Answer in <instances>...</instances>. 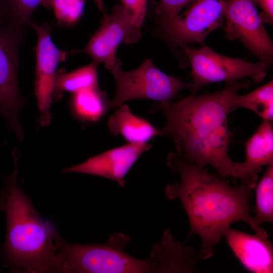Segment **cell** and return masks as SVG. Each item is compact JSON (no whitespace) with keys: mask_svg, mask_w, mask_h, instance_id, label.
I'll use <instances>...</instances> for the list:
<instances>
[{"mask_svg":"<svg viewBox=\"0 0 273 273\" xmlns=\"http://www.w3.org/2000/svg\"><path fill=\"white\" fill-rule=\"evenodd\" d=\"M151 147L148 143H128L90 157L79 164L65 168L63 171L105 177L115 181L124 187L126 185V175L139 157Z\"/></svg>","mask_w":273,"mask_h":273,"instance_id":"12","label":"cell"},{"mask_svg":"<svg viewBox=\"0 0 273 273\" xmlns=\"http://www.w3.org/2000/svg\"><path fill=\"white\" fill-rule=\"evenodd\" d=\"M180 46L187 56L191 68L192 95L201 87L215 82L229 84L249 77L258 83L267 74L269 66L261 61L253 63L227 57L208 47L196 49L187 44Z\"/></svg>","mask_w":273,"mask_h":273,"instance_id":"6","label":"cell"},{"mask_svg":"<svg viewBox=\"0 0 273 273\" xmlns=\"http://www.w3.org/2000/svg\"><path fill=\"white\" fill-rule=\"evenodd\" d=\"M225 32L230 40H239L260 61L270 66L273 42L253 0H225Z\"/></svg>","mask_w":273,"mask_h":273,"instance_id":"8","label":"cell"},{"mask_svg":"<svg viewBox=\"0 0 273 273\" xmlns=\"http://www.w3.org/2000/svg\"><path fill=\"white\" fill-rule=\"evenodd\" d=\"M120 61L108 69L116 82L114 98L109 100V109L117 108L127 101L149 99L157 105L170 104L181 90L192 88L191 82L166 74L158 69L150 59L136 69L124 71Z\"/></svg>","mask_w":273,"mask_h":273,"instance_id":"5","label":"cell"},{"mask_svg":"<svg viewBox=\"0 0 273 273\" xmlns=\"http://www.w3.org/2000/svg\"><path fill=\"white\" fill-rule=\"evenodd\" d=\"M109 131L114 136L120 135L129 144H147L159 136V129L148 120L131 112L123 104L117 108L107 121Z\"/></svg>","mask_w":273,"mask_h":273,"instance_id":"16","label":"cell"},{"mask_svg":"<svg viewBox=\"0 0 273 273\" xmlns=\"http://www.w3.org/2000/svg\"><path fill=\"white\" fill-rule=\"evenodd\" d=\"M183 14L162 25L173 42L179 44L202 43L224 20L225 0H194Z\"/></svg>","mask_w":273,"mask_h":273,"instance_id":"11","label":"cell"},{"mask_svg":"<svg viewBox=\"0 0 273 273\" xmlns=\"http://www.w3.org/2000/svg\"><path fill=\"white\" fill-rule=\"evenodd\" d=\"M235 257L244 268L255 273L273 272V247L265 237L249 234L231 226L223 235Z\"/></svg>","mask_w":273,"mask_h":273,"instance_id":"13","label":"cell"},{"mask_svg":"<svg viewBox=\"0 0 273 273\" xmlns=\"http://www.w3.org/2000/svg\"><path fill=\"white\" fill-rule=\"evenodd\" d=\"M255 216L256 222H273V165L267 168L256 184Z\"/></svg>","mask_w":273,"mask_h":273,"instance_id":"20","label":"cell"},{"mask_svg":"<svg viewBox=\"0 0 273 273\" xmlns=\"http://www.w3.org/2000/svg\"><path fill=\"white\" fill-rule=\"evenodd\" d=\"M24 30L0 23V114L20 141L24 138L19 119L23 101L17 71Z\"/></svg>","mask_w":273,"mask_h":273,"instance_id":"7","label":"cell"},{"mask_svg":"<svg viewBox=\"0 0 273 273\" xmlns=\"http://www.w3.org/2000/svg\"><path fill=\"white\" fill-rule=\"evenodd\" d=\"M232 105L234 110L238 107H243L253 111L263 120L272 121V80L248 94L236 95Z\"/></svg>","mask_w":273,"mask_h":273,"instance_id":"19","label":"cell"},{"mask_svg":"<svg viewBox=\"0 0 273 273\" xmlns=\"http://www.w3.org/2000/svg\"><path fill=\"white\" fill-rule=\"evenodd\" d=\"M5 19L9 20L6 0H0V22Z\"/></svg>","mask_w":273,"mask_h":273,"instance_id":"26","label":"cell"},{"mask_svg":"<svg viewBox=\"0 0 273 273\" xmlns=\"http://www.w3.org/2000/svg\"><path fill=\"white\" fill-rule=\"evenodd\" d=\"M51 0H6L9 25L24 30L30 25L32 15L38 6L51 9Z\"/></svg>","mask_w":273,"mask_h":273,"instance_id":"21","label":"cell"},{"mask_svg":"<svg viewBox=\"0 0 273 273\" xmlns=\"http://www.w3.org/2000/svg\"><path fill=\"white\" fill-rule=\"evenodd\" d=\"M272 121L263 120L245 144L244 162H235L231 177L256 184L258 174L263 166L273 165Z\"/></svg>","mask_w":273,"mask_h":273,"instance_id":"14","label":"cell"},{"mask_svg":"<svg viewBox=\"0 0 273 273\" xmlns=\"http://www.w3.org/2000/svg\"><path fill=\"white\" fill-rule=\"evenodd\" d=\"M134 28L141 32L147 8V0H120Z\"/></svg>","mask_w":273,"mask_h":273,"instance_id":"24","label":"cell"},{"mask_svg":"<svg viewBox=\"0 0 273 273\" xmlns=\"http://www.w3.org/2000/svg\"><path fill=\"white\" fill-rule=\"evenodd\" d=\"M98 65L93 62L69 72L63 69L58 70L55 81L53 97L59 99L65 92L73 94L82 90L99 87Z\"/></svg>","mask_w":273,"mask_h":273,"instance_id":"18","label":"cell"},{"mask_svg":"<svg viewBox=\"0 0 273 273\" xmlns=\"http://www.w3.org/2000/svg\"><path fill=\"white\" fill-rule=\"evenodd\" d=\"M85 0H51L53 9L58 25L72 26L78 22L83 13Z\"/></svg>","mask_w":273,"mask_h":273,"instance_id":"22","label":"cell"},{"mask_svg":"<svg viewBox=\"0 0 273 273\" xmlns=\"http://www.w3.org/2000/svg\"><path fill=\"white\" fill-rule=\"evenodd\" d=\"M194 0H159L155 12L164 25L176 18L180 11Z\"/></svg>","mask_w":273,"mask_h":273,"instance_id":"23","label":"cell"},{"mask_svg":"<svg viewBox=\"0 0 273 273\" xmlns=\"http://www.w3.org/2000/svg\"><path fill=\"white\" fill-rule=\"evenodd\" d=\"M109 102L105 92L98 87L73 94L70 108L77 120L85 123H93L101 120L109 110Z\"/></svg>","mask_w":273,"mask_h":273,"instance_id":"17","label":"cell"},{"mask_svg":"<svg viewBox=\"0 0 273 273\" xmlns=\"http://www.w3.org/2000/svg\"><path fill=\"white\" fill-rule=\"evenodd\" d=\"M129 242V237L122 233L112 235L104 244H75L62 240L59 249L64 272H159L157 260L152 254L140 259L127 253L124 248Z\"/></svg>","mask_w":273,"mask_h":273,"instance_id":"4","label":"cell"},{"mask_svg":"<svg viewBox=\"0 0 273 273\" xmlns=\"http://www.w3.org/2000/svg\"><path fill=\"white\" fill-rule=\"evenodd\" d=\"M167 164L179 174L180 181L167 186L165 194L169 199H178L184 208L190 226L188 238L194 234L200 236L199 259L210 258L214 246L236 222L243 221L255 233L268 237L251 214L250 199L256 185L241 181L239 186H232L176 153L169 154Z\"/></svg>","mask_w":273,"mask_h":273,"instance_id":"1","label":"cell"},{"mask_svg":"<svg viewBox=\"0 0 273 273\" xmlns=\"http://www.w3.org/2000/svg\"><path fill=\"white\" fill-rule=\"evenodd\" d=\"M35 31L37 41L35 48L36 65L34 94L39 112L40 122L44 126L50 123V108L52 103L57 67L67 55L52 39V26L48 23L30 24Z\"/></svg>","mask_w":273,"mask_h":273,"instance_id":"9","label":"cell"},{"mask_svg":"<svg viewBox=\"0 0 273 273\" xmlns=\"http://www.w3.org/2000/svg\"><path fill=\"white\" fill-rule=\"evenodd\" d=\"M255 4L259 5L263 11L260 15L263 22L272 24L273 22V0H253Z\"/></svg>","mask_w":273,"mask_h":273,"instance_id":"25","label":"cell"},{"mask_svg":"<svg viewBox=\"0 0 273 273\" xmlns=\"http://www.w3.org/2000/svg\"><path fill=\"white\" fill-rule=\"evenodd\" d=\"M95 2L99 10L103 13H105L103 0H93Z\"/></svg>","mask_w":273,"mask_h":273,"instance_id":"27","label":"cell"},{"mask_svg":"<svg viewBox=\"0 0 273 273\" xmlns=\"http://www.w3.org/2000/svg\"><path fill=\"white\" fill-rule=\"evenodd\" d=\"M151 253L156 257L160 272H195L199 257L195 249L175 241L169 229H166Z\"/></svg>","mask_w":273,"mask_h":273,"instance_id":"15","label":"cell"},{"mask_svg":"<svg viewBox=\"0 0 273 273\" xmlns=\"http://www.w3.org/2000/svg\"><path fill=\"white\" fill-rule=\"evenodd\" d=\"M20 152L14 150V169L0 195L7 231L3 254L5 266L23 272H64L59 250L62 240L53 224L42 218L18 181Z\"/></svg>","mask_w":273,"mask_h":273,"instance_id":"3","label":"cell"},{"mask_svg":"<svg viewBox=\"0 0 273 273\" xmlns=\"http://www.w3.org/2000/svg\"><path fill=\"white\" fill-rule=\"evenodd\" d=\"M250 82L227 84L215 92L190 95L175 102L151 108L162 111L166 118L159 136H169L176 144V153L183 160L201 167L210 165L221 177H231L234 165L228 154L231 141L228 115L234 110V98Z\"/></svg>","mask_w":273,"mask_h":273,"instance_id":"2","label":"cell"},{"mask_svg":"<svg viewBox=\"0 0 273 273\" xmlns=\"http://www.w3.org/2000/svg\"><path fill=\"white\" fill-rule=\"evenodd\" d=\"M141 36V32L134 28L127 12L121 4H117L113 7L110 14L105 15L100 27L86 46L75 52L85 53L94 62L98 65L104 64L109 69L119 61L116 54L120 43H135Z\"/></svg>","mask_w":273,"mask_h":273,"instance_id":"10","label":"cell"}]
</instances>
